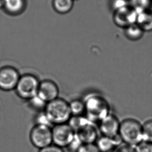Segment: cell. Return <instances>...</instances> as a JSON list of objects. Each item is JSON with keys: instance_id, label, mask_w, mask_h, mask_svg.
Returning a JSON list of instances; mask_svg holds the SVG:
<instances>
[{"instance_id": "obj_28", "label": "cell", "mask_w": 152, "mask_h": 152, "mask_svg": "<svg viewBox=\"0 0 152 152\" xmlns=\"http://www.w3.org/2000/svg\"><path fill=\"white\" fill-rule=\"evenodd\" d=\"M74 1H76V0H74Z\"/></svg>"}, {"instance_id": "obj_12", "label": "cell", "mask_w": 152, "mask_h": 152, "mask_svg": "<svg viewBox=\"0 0 152 152\" xmlns=\"http://www.w3.org/2000/svg\"><path fill=\"white\" fill-rule=\"evenodd\" d=\"M121 142L122 141L119 136L115 138L102 136L98 138L95 144L101 152H111L120 145Z\"/></svg>"}, {"instance_id": "obj_9", "label": "cell", "mask_w": 152, "mask_h": 152, "mask_svg": "<svg viewBox=\"0 0 152 152\" xmlns=\"http://www.w3.org/2000/svg\"><path fill=\"white\" fill-rule=\"evenodd\" d=\"M99 130L102 136L111 138L119 136L120 121L116 115L110 113L100 121Z\"/></svg>"}, {"instance_id": "obj_22", "label": "cell", "mask_w": 152, "mask_h": 152, "mask_svg": "<svg viewBox=\"0 0 152 152\" xmlns=\"http://www.w3.org/2000/svg\"><path fill=\"white\" fill-rule=\"evenodd\" d=\"M135 148L137 152H152V143L142 141Z\"/></svg>"}, {"instance_id": "obj_6", "label": "cell", "mask_w": 152, "mask_h": 152, "mask_svg": "<svg viewBox=\"0 0 152 152\" xmlns=\"http://www.w3.org/2000/svg\"><path fill=\"white\" fill-rule=\"evenodd\" d=\"M52 132L53 144L62 148L69 147L76 134L68 123L54 125Z\"/></svg>"}, {"instance_id": "obj_23", "label": "cell", "mask_w": 152, "mask_h": 152, "mask_svg": "<svg viewBox=\"0 0 152 152\" xmlns=\"http://www.w3.org/2000/svg\"><path fill=\"white\" fill-rule=\"evenodd\" d=\"M75 152H101L95 143L82 144Z\"/></svg>"}, {"instance_id": "obj_1", "label": "cell", "mask_w": 152, "mask_h": 152, "mask_svg": "<svg viewBox=\"0 0 152 152\" xmlns=\"http://www.w3.org/2000/svg\"><path fill=\"white\" fill-rule=\"evenodd\" d=\"M86 117L93 123H99L110 114V105L103 96L92 93L84 99Z\"/></svg>"}, {"instance_id": "obj_26", "label": "cell", "mask_w": 152, "mask_h": 152, "mask_svg": "<svg viewBox=\"0 0 152 152\" xmlns=\"http://www.w3.org/2000/svg\"><path fill=\"white\" fill-rule=\"evenodd\" d=\"M116 152H137L135 146H132L128 144H125L120 145L117 149Z\"/></svg>"}, {"instance_id": "obj_20", "label": "cell", "mask_w": 152, "mask_h": 152, "mask_svg": "<svg viewBox=\"0 0 152 152\" xmlns=\"http://www.w3.org/2000/svg\"><path fill=\"white\" fill-rule=\"evenodd\" d=\"M142 134L143 141L152 143V119L142 124Z\"/></svg>"}, {"instance_id": "obj_14", "label": "cell", "mask_w": 152, "mask_h": 152, "mask_svg": "<svg viewBox=\"0 0 152 152\" xmlns=\"http://www.w3.org/2000/svg\"><path fill=\"white\" fill-rule=\"evenodd\" d=\"M136 23L144 32L152 31V10L148 9L138 13Z\"/></svg>"}, {"instance_id": "obj_24", "label": "cell", "mask_w": 152, "mask_h": 152, "mask_svg": "<svg viewBox=\"0 0 152 152\" xmlns=\"http://www.w3.org/2000/svg\"><path fill=\"white\" fill-rule=\"evenodd\" d=\"M129 5V0H111V6L114 12Z\"/></svg>"}, {"instance_id": "obj_19", "label": "cell", "mask_w": 152, "mask_h": 152, "mask_svg": "<svg viewBox=\"0 0 152 152\" xmlns=\"http://www.w3.org/2000/svg\"><path fill=\"white\" fill-rule=\"evenodd\" d=\"M28 101L32 109L39 112L44 111L47 103L44 101L43 99H41L38 95H35V96L29 99Z\"/></svg>"}, {"instance_id": "obj_17", "label": "cell", "mask_w": 152, "mask_h": 152, "mask_svg": "<svg viewBox=\"0 0 152 152\" xmlns=\"http://www.w3.org/2000/svg\"><path fill=\"white\" fill-rule=\"evenodd\" d=\"M69 105L72 116H82L86 113V107L83 100L74 99L69 102Z\"/></svg>"}, {"instance_id": "obj_18", "label": "cell", "mask_w": 152, "mask_h": 152, "mask_svg": "<svg viewBox=\"0 0 152 152\" xmlns=\"http://www.w3.org/2000/svg\"><path fill=\"white\" fill-rule=\"evenodd\" d=\"M129 3L137 13L150 9L152 5V0H129Z\"/></svg>"}, {"instance_id": "obj_16", "label": "cell", "mask_w": 152, "mask_h": 152, "mask_svg": "<svg viewBox=\"0 0 152 152\" xmlns=\"http://www.w3.org/2000/svg\"><path fill=\"white\" fill-rule=\"evenodd\" d=\"M74 4V0H53L54 10L60 14H66L70 12Z\"/></svg>"}, {"instance_id": "obj_10", "label": "cell", "mask_w": 152, "mask_h": 152, "mask_svg": "<svg viewBox=\"0 0 152 152\" xmlns=\"http://www.w3.org/2000/svg\"><path fill=\"white\" fill-rule=\"evenodd\" d=\"M60 89L56 83L51 80L40 81L37 95L46 102H49L58 98Z\"/></svg>"}, {"instance_id": "obj_15", "label": "cell", "mask_w": 152, "mask_h": 152, "mask_svg": "<svg viewBox=\"0 0 152 152\" xmlns=\"http://www.w3.org/2000/svg\"><path fill=\"white\" fill-rule=\"evenodd\" d=\"M144 33L143 30L137 23L131 25L123 29L124 35L131 41H138L141 39Z\"/></svg>"}, {"instance_id": "obj_3", "label": "cell", "mask_w": 152, "mask_h": 152, "mask_svg": "<svg viewBox=\"0 0 152 152\" xmlns=\"http://www.w3.org/2000/svg\"><path fill=\"white\" fill-rule=\"evenodd\" d=\"M119 136L125 144L136 146L143 141L142 124L134 118L123 119L120 121Z\"/></svg>"}, {"instance_id": "obj_8", "label": "cell", "mask_w": 152, "mask_h": 152, "mask_svg": "<svg viewBox=\"0 0 152 152\" xmlns=\"http://www.w3.org/2000/svg\"><path fill=\"white\" fill-rule=\"evenodd\" d=\"M137 16L138 13L129 5L114 11L113 20L116 26L124 29L136 23Z\"/></svg>"}, {"instance_id": "obj_27", "label": "cell", "mask_w": 152, "mask_h": 152, "mask_svg": "<svg viewBox=\"0 0 152 152\" xmlns=\"http://www.w3.org/2000/svg\"><path fill=\"white\" fill-rule=\"evenodd\" d=\"M116 152V151H113V152Z\"/></svg>"}, {"instance_id": "obj_4", "label": "cell", "mask_w": 152, "mask_h": 152, "mask_svg": "<svg viewBox=\"0 0 152 152\" xmlns=\"http://www.w3.org/2000/svg\"><path fill=\"white\" fill-rule=\"evenodd\" d=\"M40 82L37 76L33 74H24L21 75L15 91L21 99L29 100L37 95Z\"/></svg>"}, {"instance_id": "obj_2", "label": "cell", "mask_w": 152, "mask_h": 152, "mask_svg": "<svg viewBox=\"0 0 152 152\" xmlns=\"http://www.w3.org/2000/svg\"><path fill=\"white\" fill-rule=\"evenodd\" d=\"M44 111L53 126L67 123L72 117L69 102L59 97L47 103Z\"/></svg>"}, {"instance_id": "obj_11", "label": "cell", "mask_w": 152, "mask_h": 152, "mask_svg": "<svg viewBox=\"0 0 152 152\" xmlns=\"http://www.w3.org/2000/svg\"><path fill=\"white\" fill-rule=\"evenodd\" d=\"M75 133L82 144L94 143L99 138L98 131L94 123L89 120L79 128Z\"/></svg>"}, {"instance_id": "obj_25", "label": "cell", "mask_w": 152, "mask_h": 152, "mask_svg": "<svg viewBox=\"0 0 152 152\" xmlns=\"http://www.w3.org/2000/svg\"><path fill=\"white\" fill-rule=\"evenodd\" d=\"M39 152H65L63 148L52 144L45 148L39 150Z\"/></svg>"}, {"instance_id": "obj_21", "label": "cell", "mask_w": 152, "mask_h": 152, "mask_svg": "<svg viewBox=\"0 0 152 152\" xmlns=\"http://www.w3.org/2000/svg\"><path fill=\"white\" fill-rule=\"evenodd\" d=\"M35 124L47 126L51 128L53 126L44 111L39 112L35 117Z\"/></svg>"}, {"instance_id": "obj_13", "label": "cell", "mask_w": 152, "mask_h": 152, "mask_svg": "<svg viewBox=\"0 0 152 152\" xmlns=\"http://www.w3.org/2000/svg\"><path fill=\"white\" fill-rule=\"evenodd\" d=\"M2 6L7 14L17 16L24 12L26 2V0H2Z\"/></svg>"}, {"instance_id": "obj_5", "label": "cell", "mask_w": 152, "mask_h": 152, "mask_svg": "<svg viewBox=\"0 0 152 152\" xmlns=\"http://www.w3.org/2000/svg\"><path fill=\"white\" fill-rule=\"evenodd\" d=\"M29 139L31 144L39 150L49 146L53 144L52 128L35 124L30 130Z\"/></svg>"}, {"instance_id": "obj_7", "label": "cell", "mask_w": 152, "mask_h": 152, "mask_svg": "<svg viewBox=\"0 0 152 152\" xmlns=\"http://www.w3.org/2000/svg\"><path fill=\"white\" fill-rule=\"evenodd\" d=\"M21 76L14 67L2 66L0 68V89L5 91L15 90Z\"/></svg>"}]
</instances>
